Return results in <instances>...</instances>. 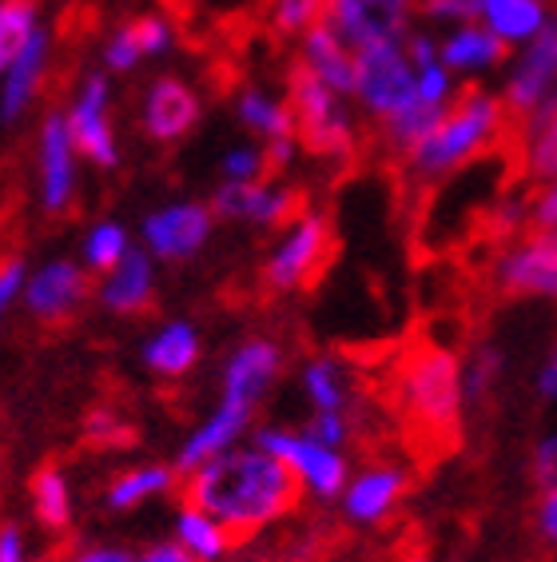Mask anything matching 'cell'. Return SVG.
I'll use <instances>...</instances> for the list:
<instances>
[{
    "instance_id": "cell-1",
    "label": "cell",
    "mask_w": 557,
    "mask_h": 562,
    "mask_svg": "<svg viewBox=\"0 0 557 562\" xmlns=\"http://www.w3.org/2000/svg\"><path fill=\"white\" fill-rule=\"evenodd\" d=\"M183 495H187V507H200L215 522H224L227 535H247L287 515L299 503L303 487L275 454L259 447H247V451L231 447L192 471Z\"/></svg>"
},
{
    "instance_id": "cell-2",
    "label": "cell",
    "mask_w": 557,
    "mask_h": 562,
    "mask_svg": "<svg viewBox=\"0 0 557 562\" xmlns=\"http://www.w3.org/2000/svg\"><path fill=\"white\" fill-rule=\"evenodd\" d=\"M502 132H505L502 100L482 92V88H466L451 109H446V116L439 120V128L407 151L410 172L418 180H446L454 168L478 160Z\"/></svg>"
},
{
    "instance_id": "cell-3",
    "label": "cell",
    "mask_w": 557,
    "mask_h": 562,
    "mask_svg": "<svg viewBox=\"0 0 557 562\" xmlns=\"http://www.w3.org/2000/svg\"><path fill=\"white\" fill-rule=\"evenodd\" d=\"M398 387H402V407H407V415L422 431L434 435V439H439V435H446V439L458 435L462 368L451 351L430 347V344L414 347V351L402 359Z\"/></svg>"
},
{
    "instance_id": "cell-4",
    "label": "cell",
    "mask_w": 557,
    "mask_h": 562,
    "mask_svg": "<svg viewBox=\"0 0 557 562\" xmlns=\"http://www.w3.org/2000/svg\"><path fill=\"white\" fill-rule=\"evenodd\" d=\"M291 100L287 109L295 116V140L311 148L315 156H351L354 151V120L346 112L343 97L331 92L319 76L307 68H295L287 76Z\"/></svg>"
},
{
    "instance_id": "cell-5",
    "label": "cell",
    "mask_w": 557,
    "mask_h": 562,
    "mask_svg": "<svg viewBox=\"0 0 557 562\" xmlns=\"http://www.w3.org/2000/svg\"><path fill=\"white\" fill-rule=\"evenodd\" d=\"M366 116L390 120L414 104V65L407 60L402 41L366 44L354 53V92Z\"/></svg>"
},
{
    "instance_id": "cell-6",
    "label": "cell",
    "mask_w": 557,
    "mask_h": 562,
    "mask_svg": "<svg viewBox=\"0 0 557 562\" xmlns=\"http://www.w3.org/2000/svg\"><path fill=\"white\" fill-rule=\"evenodd\" d=\"M334 248L331 224L322 212H303L295 216V224L278 236V244L271 248L268 268H263V280H268L271 292H299L307 283L327 268Z\"/></svg>"
},
{
    "instance_id": "cell-7",
    "label": "cell",
    "mask_w": 557,
    "mask_h": 562,
    "mask_svg": "<svg viewBox=\"0 0 557 562\" xmlns=\"http://www.w3.org/2000/svg\"><path fill=\"white\" fill-rule=\"evenodd\" d=\"M259 451L275 454L278 463H287V471L299 479V487H307L319 498L343 495L346 479H351V467H346L343 451H331V447H319L307 435L283 431V427H263L255 435Z\"/></svg>"
},
{
    "instance_id": "cell-8",
    "label": "cell",
    "mask_w": 557,
    "mask_h": 562,
    "mask_svg": "<svg viewBox=\"0 0 557 562\" xmlns=\"http://www.w3.org/2000/svg\"><path fill=\"white\" fill-rule=\"evenodd\" d=\"M212 207L195 204V200H180V204L156 207L144 216L139 224V236H144V251L151 260H192L195 251L204 248L207 236H212Z\"/></svg>"
},
{
    "instance_id": "cell-9",
    "label": "cell",
    "mask_w": 557,
    "mask_h": 562,
    "mask_svg": "<svg viewBox=\"0 0 557 562\" xmlns=\"http://www.w3.org/2000/svg\"><path fill=\"white\" fill-rule=\"evenodd\" d=\"M414 16V0H327V24L351 53L366 44L402 41Z\"/></svg>"
},
{
    "instance_id": "cell-10",
    "label": "cell",
    "mask_w": 557,
    "mask_h": 562,
    "mask_svg": "<svg viewBox=\"0 0 557 562\" xmlns=\"http://www.w3.org/2000/svg\"><path fill=\"white\" fill-rule=\"evenodd\" d=\"M107 100H112L107 76L88 72L84 85H80V92H76V100H72V109L65 112L76 156H88L96 168H116V160H120L116 132H112V116H107Z\"/></svg>"
},
{
    "instance_id": "cell-11",
    "label": "cell",
    "mask_w": 557,
    "mask_h": 562,
    "mask_svg": "<svg viewBox=\"0 0 557 562\" xmlns=\"http://www.w3.org/2000/svg\"><path fill=\"white\" fill-rule=\"evenodd\" d=\"M554 88H557V12H549L546 24L525 41L514 72L505 80L502 104L510 112H518V116H530L542 100L554 97Z\"/></svg>"
},
{
    "instance_id": "cell-12",
    "label": "cell",
    "mask_w": 557,
    "mask_h": 562,
    "mask_svg": "<svg viewBox=\"0 0 557 562\" xmlns=\"http://www.w3.org/2000/svg\"><path fill=\"white\" fill-rule=\"evenodd\" d=\"M493 280L505 295L557 300V232H534L502 251Z\"/></svg>"
},
{
    "instance_id": "cell-13",
    "label": "cell",
    "mask_w": 557,
    "mask_h": 562,
    "mask_svg": "<svg viewBox=\"0 0 557 562\" xmlns=\"http://www.w3.org/2000/svg\"><path fill=\"white\" fill-rule=\"evenodd\" d=\"M139 120H144V132L156 144H175L200 124V97L180 76H156L144 92Z\"/></svg>"
},
{
    "instance_id": "cell-14",
    "label": "cell",
    "mask_w": 557,
    "mask_h": 562,
    "mask_svg": "<svg viewBox=\"0 0 557 562\" xmlns=\"http://www.w3.org/2000/svg\"><path fill=\"white\" fill-rule=\"evenodd\" d=\"M36 156H41V204L44 212L60 216L76 195V144L68 136L65 112H48L44 116Z\"/></svg>"
},
{
    "instance_id": "cell-15",
    "label": "cell",
    "mask_w": 557,
    "mask_h": 562,
    "mask_svg": "<svg viewBox=\"0 0 557 562\" xmlns=\"http://www.w3.org/2000/svg\"><path fill=\"white\" fill-rule=\"evenodd\" d=\"M283 371V351H278L275 339H247L231 351L224 368V403H236V407H247L255 412V403L271 391V383Z\"/></svg>"
},
{
    "instance_id": "cell-16",
    "label": "cell",
    "mask_w": 557,
    "mask_h": 562,
    "mask_svg": "<svg viewBox=\"0 0 557 562\" xmlns=\"http://www.w3.org/2000/svg\"><path fill=\"white\" fill-rule=\"evenodd\" d=\"M21 300L29 315H36L44 324H56V319H68L88 300V276L72 260H48L24 280Z\"/></svg>"
},
{
    "instance_id": "cell-17",
    "label": "cell",
    "mask_w": 557,
    "mask_h": 562,
    "mask_svg": "<svg viewBox=\"0 0 557 562\" xmlns=\"http://www.w3.org/2000/svg\"><path fill=\"white\" fill-rule=\"evenodd\" d=\"M212 216L219 220H247V224L271 227V224H287L299 207V195L287 192V188H275L268 180H255V184H224L215 188L212 195Z\"/></svg>"
},
{
    "instance_id": "cell-18",
    "label": "cell",
    "mask_w": 557,
    "mask_h": 562,
    "mask_svg": "<svg viewBox=\"0 0 557 562\" xmlns=\"http://www.w3.org/2000/svg\"><path fill=\"white\" fill-rule=\"evenodd\" d=\"M410 475L402 467H366L363 475L346 479L343 487V515L359 527H375L383 522L395 503L407 495Z\"/></svg>"
},
{
    "instance_id": "cell-19",
    "label": "cell",
    "mask_w": 557,
    "mask_h": 562,
    "mask_svg": "<svg viewBox=\"0 0 557 562\" xmlns=\"http://www.w3.org/2000/svg\"><path fill=\"white\" fill-rule=\"evenodd\" d=\"M48 44H53L48 41V29L41 24L29 36V44L16 53V60L4 68V76H0V120L4 124H16L36 100V92H41L44 68H48Z\"/></svg>"
},
{
    "instance_id": "cell-20",
    "label": "cell",
    "mask_w": 557,
    "mask_h": 562,
    "mask_svg": "<svg viewBox=\"0 0 557 562\" xmlns=\"http://www.w3.org/2000/svg\"><path fill=\"white\" fill-rule=\"evenodd\" d=\"M151 295H156V260L144 248H128V256L100 283V303L112 315H139Z\"/></svg>"
},
{
    "instance_id": "cell-21",
    "label": "cell",
    "mask_w": 557,
    "mask_h": 562,
    "mask_svg": "<svg viewBox=\"0 0 557 562\" xmlns=\"http://www.w3.org/2000/svg\"><path fill=\"white\" fill-rule=\"evenodd\" d=\"M247 419H251L247 407L219 403V412H215L204 427H195V431L187 435V443L180 447V454H175V475H192V471H200L204 463H212V459H219L224 451H231V447L239 443V435H243Z\"/></svg>"
},
{
    "instance_id": "cell-22",
    "label": "cell",
    "mask_w": 557,
    "mask_h": 562,
    "mask_svg": "<svg viewBox=\"0 0 557 562\" xmlns=\"http://www.w3.org/2000/svg\"><path fill=\"white\" fill-rule=\"evenodd\" d=\"M299 56V65L311 76H319L331 92H339V97H351L354 92V53L343 44V36L327 24V16L303 33Z\"/></svg>"
},
{
    "instance_id": "cell-23",
    "label": "cell",
    "mask_w": 557,
    "mask_h": 562,
    "mask_svg": "<svg viewBox=\"0 0 557 562\" xmlns=\"http://www.w3.org/2000/svg\"><path fill=\"white\" fill-rule=\"evenodd\" d=\"M200 347H204L200 344V331L192 324H183V319H172L156 336H148V344H144V368L163 379H180L200 363Z\"/></svg>"
},
{
    "instance_id": "cell-24",
    "label": "cell",
    "mask_w": 557,
    "mask_h": 562,
    "mask_svg": "<svg viewBox=\"0 0 557 562\" xmlns=\"http://www.w3.org/2000/svg\"><path fill=\"white\" fill-rule=\"evenodd\" d=\"M505 48H510V44H502L490 29H482V24H458V29L442 41L439 56L451 72H486V68L502 65Z\"/></svg>"
},
{
    "instance_id": "cell-25",
    "label": "cell",
    "mask_w": 557,
    "mask_h": 562,
    "mask_svg": "<svg viewBox=\"0 0 557 562\" xmlns=\"http://www.w3.org/2000/svg\"><path fill=\"white\" fill-rule=\"evenodd\" d=\"M546 16L542 0H478V24L502 44H525L546 24Z\"/></svg>"
},
{
    "instance_id": "cell-26",
    "label": "cell",
    "mask_w": 557,
    "mask_h": 562,
    "mask_svg": "<svg viewBox=\"0 0 557 562\" xmlns=\"http://www.w3.org/2000/svg\"><path fill=\"white\" fill-rule=\"evenodd\" d=\"M525 172L534 180H557V92L525 116Z\"/></svg>"
},
{
    "instance_id": "cell-27",
    "label": "cell",
    "mask_w": 557,
    "mask_h": 562,
    "mask_svg": "<svg viewBox=\"0 0 557 562\" xmlns=\"http://www.w3.org/2000/svg\"><path fill=\"white\" fill-rule=\"evenodd\" d=\"M236 116L243 128H251L263 140H287L295 136V116L283 100L268 97L263 88H243L236 97Z\"/></svg>"
},
{
    "instance_id": "cell-28",
    "label": "cell",
    "mask_w": 557,
    "mask_h": 562,
    "mask_svg": "<svg viewBox=\"0 0 557 562\" xmlns=\"http://www.w3.org/2000/svg\"><path fill=\"white\" fill-rule=\"evenodd\" d=\"M175 542H180L195 562H215L227 554L231 535H227L224 522H215L207 510L183 507L180 515H175Z\"/></svg>"
},
{
    "instance_id": "cell-29",
    "label": "cell",
    "mask_w": 557,
    "mask_h": 562,
    "mask_svg": "<svg viewBox=\"0 0 557 562\" xmlns=\"http://www.w3.org/2000/svg\"><path fill=\"white\" fill-rule=\"evenodd\" d=\"M172 487H175V467L148 463V467H136V471H124L120 479H112L104 503H107V510H132V507H139L144 498H156Z\"/></svg>"
},
{
    "instance_id": "cell-30",
    "label": "cell",
    "mask_w": 557,
    "mask_h": 562,
    "mask_svg": "<svg viewBox=\"0 0 557 562\" xmlns=\"http://www.w3.org/2000/svg\"><path fill=\"white\" fill-rule=\"evenodd\" d=\"M446 109H451V104H422V100L407 104V109L398 112V116L383 120L386 144H390L398 156H407V151L414 148L418 140H427L430 132L439 128V120L446 116Z\"/></svg>"
},
{
    "instance_id": "cell-31",
    "label": "cell",
    "mask_w": 557,
    "mask_h": 562,
    "mask_svg": "<svg viewBox=\"0 0 557 562\" xmlns=\"http://www.w3.org/2000/svg\"><path fill=\"white\" fill-rule=\"evenodd\" d=\"M33 507L48 530H65L72 522V491L60 467H41L33 475Z\"/></svg>"
},
{
    "instance_id": "cell-32",
    "label": "cell",
    "mask_w": 557,
    "mask_h": 562,
    "mask_svg": "<svg viewBox=\"0 0 557 562\" xmlns=\"http://www.w3.org/2000/svg\"><path fill=\"white\" fill-rule=\"evenodd\" d=\"M502 371H505V356L498 351V347L493 344L474 347L470 359H466V368H462V403H470V407L490 403Z\"/></svg>"
},
{
    "instance_id": "cell-33",
    "label": "cell",
    "mask_w": 557,
    "mask_h": 562,
    "mask_svg": "<svg viewBox=\"0 0 557 562\" xmlns=\"http://www.w3.org/2000/svg\"><path fill=\"white\" fill-rule=\"evenodd\" d=\"M41 29V9L36 0H0V76L16 60L29 36Z\"/></svg>"
},
{
    "instance_id": "cell-34",
    "label": "cell",
    "mask_w": 557,
    "mask_h": 562,
    "mask_svg": "<svg viewBox=\"0 0 557 562\" xmlns=\"http://www.w3.org/2000/svg\"><path fill=\"white\" fill-rule=\"evenodd\" d=\"M303 391L315 412H346V375L334 359H311L303 368Z\"/></svg>"
},
{
    "instance_id": "cell-35",
    "label": "cell",
    "mask_w": 557,
    "mask_h": 562,
    "mask_svg": "<svg viewBox=\"0 0 557 562\" xmlns=\"http://www.w3.org/2000/svg\"><path fill=\"white\" fill-rule=\"evenodd\" d=\"M128 248H132L128 232L120 224H112V220H104V224H96L84 236V263L92 271H100V276H107V271L128 256Z\"/></svg>"
},
{
    "instance_id": "cell-36",
    "label": "cell",
    "mask_w": 557,
    "mask_h": 562,
    "mask_svg": "<svg viewBox=\"0 0 557 562\" xmlns=\"http://www.w3.org/2000/svg\"><path fill=\"white\" fill-rule=\"evenodd\" d=\"M327 16V0H271V24L278 36H303Z\"/></svg>"
},
{
    "instance_id": "cell-37",
    "label": "cell",
    "mask_w": 557,
    "mask_h": 562,
    "mask_svg": "<svg viewBox=\"0 0 557 562\" xmlns=\"http://www.w3.org/2000/svg\"><path fill=\"white\" fill-rule=\"evenodd\" d=\"M219 172H224V184H255L268 176V151L259 144H236L227 148Z\"/></svg>"
},
{
    "instance_id": "cell-38",
    "label": "cell",
    "mask_w": 557,
    "mask_h": 562,
    "mask_svg": "<svg viewBox=\"0 0 557 562\" xmlns=\"http://www.w3.org/2000/svg\"><path fill=\"white\" fill-rule=\"evenodd\" d=\"M139 60H144V53H139V41H136V33H132V21H128L124 29H116V33L107 36L104 68L107 72H132Z\"/></svg>"
},
{
    "instance_id": "cell-39",
    "label": "cell",
    "mask_w": 557,
    "mask_h": 562,
    "mask_svg": "<svg viewBox=\"0 0 557 562\" xmlns=\"http://www.w3.org/2000/svg\"><path fill=\"white\" fill-rule=\"evenodd\" d=\"M307 439H315L319 447H331V451H343V443L351 439V423L346 412H315V419L307 423Z\"/></svg>"
},
{
    "instance_id": "cell-40",
    "label": "cell",
    "mask_w": 557,
    "mask_h": 562,
    "mask_svg": "<svg viewBox=\"0 0 557 562\" xmlns=\"http://www.w3.org/2000/svg\"><path fill=\"white\" fill-rule=\"evenodd\" d=\"M132 33H136V41H139V53H144V60L148 56H163L168 48H172V24L163 21V16H136L132 21Z\"/></svg>"
},
{
    "instance_id": "cell-41",
    "label": "cell",
    "mask_w": 557,
    "mask_h": 562,
    "mask_svg": "<svg viewBox=\"0 0 557 562\" xmlns=\"http://www.w3.org/2000/svg\"><path fill=\"white\" fill-rule=\"evenodd\" d=\"M418 12L439 24H478V0H422Z\"/></svg>"
},
{
    "instance_id": "cell-42",
    "label": "cell",
    "mask_w": 557,
    "mask_h": 562,
    "mask_svg": "<svg viewBox=\"0 0 557 562\" xmlns=\"http://www.w3.org/2000/svg\"><path fill=\"white\" fill-rule=\"evenodd\" d=\"M24 280H29V268H24V260H4V263H0V319L9 315L12 303L21 300Z\"/></svg>"
},
{
    "instance_id": "cell-43",
    "label": "cell",
    "mask_w": 557,
    "mask_h": 562,
    "mask_svg": "<svg viewBox=\"0 0 557 562\" xmlns=\"http://www.w3.org/2000/svg\"><path fill=\"white\" fill-rule=\"evenodd\" d=\"M530 227H534V232H557V180H549V184L530 200Z\"/></svg>"
},
{
    "instance_id": "cell-44",
    "label": "cell",
    "mask_w": 557,
    "mask_h": 562,
    "mask_svg": "<svg viewBox=\"0 0 557 562\" xmlns=\"http://www.w3.org/2000/svg\"><path fill=\"white\" fill-rule=\"evenodd\" d=\"M534 479L542 487H557V431L546 435L542 443L534 447Z\"/></svg>"
},
{
    "instance_id": "cell-45",
    "label": "cell",
    "mask_w": 557,
    "mask_h": 562,
    "mask_svg": "<svg viewBox=\"0 0 557 562\" xmlns=\"http://www.w3.org/2000/svg\"><path fill=\"white\" fill-rule=\"evenodd\" d=\"M402 48H407V60L414 68H427L439 60V41L430 33H410L407 41H402Z\"/></svg>"
},
{
    "instance_id": "cell-46",
    "label": "cell",
    "mask_w": 557,
    "mask_h": 562,
    "mask_svg": "<svg viewBox=\"0 0 557 562\" xmlns=\"http://www.w3.org/2000/svg\"><path fill=\"white\" fill-rule=\"evenodd\" d=\"M88 435H92L96 443H107V447L120 443V439H128V431H124V427H120L107 412H96L92 419H88Z\"/></svg>"
},
{
    "instance_id": "cell-47",
    "label": "cell",
    "mask_w": 557,
    "mask_h": 562,
    "mask_svg": "<svg viewBox=\"0 0 557 562\" xmlns=\"http://www.w3.org/2000/svg\"><path fill=\"white\" fill-rule=\"evenodd\" d=\"M537 530L549 542H557V487H546L537 498Z\"/></svg>"
},
{
    "instance_id": "cell-48",
    "label": "cell",
    "mask_w": 557,
    "mask_h": 562,
    "mask_svg": "<svg viewBox=\"0 0 557 562\" xmlns=\"http://www.w3.org/2000/svg\"><path fill=\"white\" fill-rule=\"evenodd\" d=\"M0 562H29L24 535H21V527H12V522L0 527Z\"/></svg>"
},
{
    "instance_id": "cell-49",
    "label": "cell",
    "mask_w": 557,
    "mask_h": 562,
    "mask_svg": "<svg viewBox=\"0 0 557 562\" xmlns=\"http://www.w3.org/2000/svg\"><path fill=\"white\" fill-rule=\"evenodd\" d=\"M136 562H195V559L183 551L180 542H156V547H148Z\"/></svg>"
},
{
    "instance_id": "cell-50",
    "label": "cell",
    "mask_w": 557,
    "mask_h": 562,
    "mask_svg": "<svg viewBox=\"0 0 557 562\" xmlns=\"http://www.w3.org/2000/svg\"><path fill=\"white\" fill-rule=\"evenodd\" d=\"M537 395L546 403H557V347L549 351V359L537 371Z\"/></svg>"
},
{
    "instance_id": "cell-51",
    "label": "cell",
    "mask_w": 557,
    "mask_h": 562,
    "mask_svg": "<svg viewBox=\"0 0 557 562\" xmlns=\"http://www.w3.org/2000/svg\"><path fill=\"white\" fill-rule=\"evenodd\" d=\"M68 562H136L128 551H116V547H92V551H80Z\"/></svg>"
},
{
    "instance_id": "cell-52",
    "label": "cell",
    "mask_w": 557,
    "mask_h": 562,
    "mask_svg": "<svg viewBox=\"0 0 557 562\" xmlns=\"http://www.w3.org/2000/svg\"><path fill=\"white\" fill-rule=\"evenodd\" d=\"M414 562H427V559H414Z\"/></svg>"
}]
</instances>
